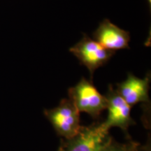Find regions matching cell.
<instances>
[{"label": "cell", "instance_id": "cell-1", "mask_svg": "<svg viewBox=\"0 0 151 151\" xmlns=\"http://www.w3.org/2000/svg\"><path fill=\"white\" fill-rule=\"evenodd\" d=\"M69 97L79 112L87 113L92 116H97L107 108L106 97L85 78L69 89Z\"/></svg>", "mask_w": 151, "mask_h": 151}, {"label": "cell", "instance_id": "cell-2", "mask_svg": "<svg viewBox=\"0 0 151 151\" xmlns=\"http://www.w3.org/2000/svg\"><path fill=\"white\" fill-rule=\"evenodd\" d=\"M47 118L60 135L71 139L76 136L82 127L79 111L70 99H65L55 108L46 111Z\"/></svg>", "mask_w": 151, "mask_h": 151}, {"label": "cell", "instance_id": "cell-3", "mask_svg": "<svg viewBox=\"0 0 151 151\" xmlns=\"http://www.w3.org/2000/svg\"><path fill=\"white\" fill-rule=\"evenodd\" d=\"M69 50L90 71L91 75L114 54V52L106 50L94 39L88 37L83 38Z\"/></svg>", "mask_w": 151, "mask_h": 151}, {"label": "cell", "instance_id": "cell-4", "mask_svg": "<svg viewBox=\"0 0 151 151\" xmlns=\"http://www.w3.org/2000/svg\"><path fill=\"white\" fill-rule=\"evenodd\" d=\"M109 129L103 123L91 127L81 128V131L69 142L63 151H97L106 144Z\"/></svg>", "mask_w": 151, "mask_h": 151}, {"label": "cell", "instance_id": "cell-5", "mask_svg": "<svg viewBox=\"0 0 151 151\" xmlns=\"http://www.w3.org/2000/svg\"><path fill=\"white\" fill-rule=\"evenodd\" d=\"M107 99L108 117L103 124L107 129L112 127H118L122 129H127L132 123L130 116L131 106L124 101L117 90L111 88L106 96Z\"/></svg>", "mask_w": 151, "mask_h": 151}, {"label": "cell", "instance_id": "cell-6", "mask_svg": "<svg viewBox=\"0 0 151 151\" xmlns=\"http://www.w3.org/2000/svg\"><path fill=\"white\" fill-rule=\"evenodd\" d=\"M94 39L106 50L114 52L129 48V33L110 20H104L94 32Z\"/></svg>", "mask_w": 151, "mask_h": 151}, {"label": "cell", "instance_id": "cell-7", "mask_svg": "<svg viewBox=\"0 0 151 151\" xmlns=\"http://www.w3.org/2000/svg\"><path fill=\"white\" fill-rule=\"evenodd\" d=\"M149 84V76L140 78L129 73L125 81L118 85L116 90L124 101L132 106L136 104L148 101Z\"/></svg>", "mask_w": 151, "mask_h": 151}, {"label": "cell", "instance_id": "cell-8", "mask_svg": "<svg viewBox=\"0 0 151 151\" xmlns=\"http://www.w3.org/2000/svg\"><path fill=\"white\" fill-rule=\"evenodd\" d=\"M97 151H118L115 149L114 148H113L112 146L109 145V143H106L104 146L101 147V148L99 149Z\"/></svg>", "mask_w": 151, "mask_h": 151}]
</instances>
